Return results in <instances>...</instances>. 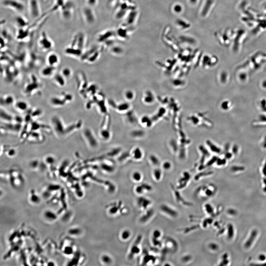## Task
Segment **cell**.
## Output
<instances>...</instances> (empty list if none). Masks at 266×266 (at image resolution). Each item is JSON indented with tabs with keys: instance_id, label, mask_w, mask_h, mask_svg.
<instances>
[{
	"instance_id": "obj_1",
	"label": "cell",
	"mask_w": 266,
	"mask_h": 266,
	"mask_svg": "<svg viewBox=\"0 0 266 266\" xmlns=\"http://www.w3.org/2000/svg\"><path fill=\"white\" fill-rule=\"evenodd\" d=\"M216 192V187L213 184H209L198 187L195 194L198 198L207 199L213 197Z\"/></svg>"
},
{
	"instance_id": "obj_2",
	"label": "cell",
	"mask_w": 266,
	"mask_h": 266,
	"mask_svg": "<svg viewBox=\"0 0 266 266\" xmlns=\"http://www.w3.org/2000/svg\"><path fill=\"white\" fill-rule=\"evenodd\" d=\"M28 11L31 18L37 20L42 16V10L38 0H29Z\"/></svg>"
},
{
	"instance_id": "obj_3",
	"label": "cell",
	"mask_w": 266,
	"mask_h": 266,
	"mask_svg": "<svg viewBox=\"0 0 266 266\" xmlns=\"http://www.w3.org/2000/svg\"><path fill=\"white\" fill-rule=\"evenodd\" d=\"M74 5L72 1L68 0L63 5L59 11L61 17L66 21L71 19L74 11Z\"/></svg>"
},
{
	"instance_id": "obj_4",
	"label": "cell",
	"mask_w": 266,
	"mask_h": 266,
	"mask_svg": "<svg viewBox=\"0 0 266 266\" xmlns=\"http://www.w3.org/2000/svg\"><path fill=\"white\" fill-rule=\"evenodd\" d=\"M51 124L55 133L58 137L65 135L66 127L62 119L58 116H54L51 119Z\"/></svg>"
},
{
	"instance_id": "obj_5",
	"label": "cell",
	"mask_w": 266,
	"mask_h": 266,
	"mask_svg": "<svg viewBox=\"0 0 266 266\" xmlns=\"http://www.w3.org/2000/svg\"><path fill=\"white\" fill-rule=\"evenodd\" d=\"M107 209L108 213L111 216L125 214L127 212V208L124 207L122 201L111 203L107 207Z\"/></svg>"
},
{
	"instance_id": "obj_6",
	"label": "cell",
	"mask_w": 266,
	"mask_h": 266,
	"mask_svg": "<svg viewBox=\"0 0 266 266\" xmlns=\"http://www.w3.org/2000/svg\"><path fill=\"white\" fill-rule=\"evenodd\" d=\"M143 237L141 235H138L132 244L128 256V259L132 260L136 256L140 254L142 252L141 243Z\"/></svg>"
},
{
	"instance_id": "obj_7",
	"label": "cell",
	"mask_w": 266,
	"mask_h": 266,
	"mask_svg": "<svg viewBox=\"0 0 266 266\" xmlns=\"http://www.w3.org/2000/svg\"><path fill=\"white\" fill-rule=\"evenodd\" d=\"M2 4L4 7L16 12H23L25 9V4L19 0H3Z\"/></svg>"
},
{
	"instance_id": "obj_8",
	"label": "cell",
	"mask_w": 266,
	"mask_h": 266,
	"mask_svg": "<svg viewBox=\"0 0 266 266\" xmlns=\"http://www.w3.org/2000/svg\"><path fill=\"white\" fill-rule=\"evenodd\" d=\"M38 45L41 49L45 51L51 49L54 46V43L46 32L43 31L39 37Z\"/></svg>"
},
{
	"instance_id": "obj_9",
	"label": "cell",
	"mask_w": 266,
	"mask_h": 266,
	"mask_svg": "<svg viewBox=\"0 0 266 266\" xmlns=\"http://www.w3.org/2000/svg\"><path fill=\"white\" fill-rule=\"evenodd\" d=\"M31 80L24 88L23 92L26 96H30L40 88L41 85L37 78L33 75Z\"/></svg>"
},
{
	"instance_id": "obj_10",
	"label": "cell",
	"mask_w": 266,
	"mask_h": 266,
	"mask_svg": "<svg viewBox=\"0 0 266 266\" xmlns=\"http://www.w3.org/2000/svg\"><path fill=\"white\" fill-rule=\"evenodd\" d=\"M163 248L165 253L167 252L175 253L178 250V244L174 239L170 237H167L165 239L163 242Z\"/></svg>"
},
{
	"instance_id": "obj_11",
	"label": "cell",
	"mask_w": 266,
	"mask_h": 266,
	"mask_svg": "<svg viewBox=\"0 0 266 266\" xmlns=\"http://www.w3.org/2000/svg\"><path fill=\"white\" fill-rule=\"evenodd\" d=\"M171 188L175 202L178 204L184 206H191L192 205V203L184 199L180 192H179V190L177 189L172 185H171Z\"/></svg>"
},
{
	"instance_id": "obj_12",
	"label": "cell",
	"mask_w": 266,
	"mask_h": 266,
	"mask_svg": "<svg viewBox=\"0 0 266 266\" xmlns=\"http://www.w3.org/2000/svg\"><path fill=\"white\" fill-rule=\"evenodd\" d=\"M160 211L163 214L170 218L174 219L178 217L179 213L177 211L171 206L162 204L160 206Z\"/></svg>"
},
{
	"instance_id": "obj_13",
	"label": "cell",
	"mask_w": 266,
	"mask_h": 266,
	"mask_svg": "<svg viewBox=\"0 0 266 266\" xmlns=\"http://www.w3.org/2000/svg\"><path fill=\"white\" fill-rule=\"evenodd\" d=\"M157 259L154 254L145 252L142 256L141 265H154L157 263Z\"/></svg>"
},
{
	"instance_id": "obj_14",
	"label": "cell",
	"mask_w": 266,
	"mask_h": 266,
	"mask_svg": "<svg viewBox=\"0 0 266 266\" xmlns=\"http://www.w3.org/2000/svg\"><path fill=\"white\" fill-rule=\"evenodd\" d=\"M137 203L139 208L143 212L151 208L152 204L151 200L142 196L137 198Z\"/></svg>"
},
{
	"instance_id": "obj_15",
	"label": "cell",
	"mask_w": 266,
	"mask_h": 266,
	"mask_svg": "<svg viewBox=\"0 0 266 266\" xmlns=\"http://www.w3.org/2000/svg\"><path fill=\"white\" fill-rule=\"evenodd\" d=\"M190 174L188 172H184L182 176L178 180L176 188L179 190H181L186 188L190 180Z\"/></svg>"
},
{
	"instance_id": "obj_16",
	"label": "cell",
	"mask_w": 266,
	"mask_h": 266,
	"mask_svg": "<svg viewBox=\"0 0 266 266\" xmlns=\"http://www.w3.org/2000/svg\"><path fill=\"white\" fill-rule=\"evenodd\" d=\"M31 30L30 26L25 28L19 29L16 33V39L19 41L26 40L29 37Z\"/></svg>"
},
{
	"instance_id": "obj_17",
	"label": "cell",
	"mask_w": 266,
	"mask_h": 266,
	"mask_svg": "<svg viewBox=\"0 0 266 266\" xmlns=\"http://www.w3.org/2000/svg\"><path fill=\"white\" fill-rule=\"evenodd\" d=\"M50 103L52 106L56 107H62L67 104L64 98L61 94L60 96H54L51 98Z\"/></svg>"
},
{
	"instance_id": "obj_18",
	"label": "cell",
	"mask_w": 266,
	"mask_h": 266,
	"mask_svg": "<svg viewBox=\"0 0 266 266\" xmlns=\"http://www.w3.org/2000/svg\"><path fill=\"white\" fill-rule=\"evenodd\" d=\"M155 214L154 210L151 208L143 212L142 216L139 218L140 222L141 223H147L154 217Z\"/></svg>"
},
{
	"instance_id": "obj_19",
	"label": "cell",
	"mask_w": 266,
	"mask_h": 266,
	"mask_svg": "<svg viewBox=\"0 0 266 266\" xmlns=\"http://www.w3.org/2000/svg\"><path fill=\"white\" fill-rule=\"evenodd\" d=\"M46 61L48 65L56 67L60 62L59 56L55 52H50L47 56Z\"/></svg>"
},
{
	"instance_id": "obj_20",
	"label": "cell",
	"mask_w": 266,
	"mask_h": 266,
	"mask_svg": "<svg viewBox=\"0 0 266 266\" xmlns=\"http://www.w3.org/2000/svg\"><path fill=\"white\" fill-rule=\"evenodd\" d=\"M56 67L48 65L42 69L40 71V74L42 77L47 78L53 77L56 74Z\"/></svg>"
},
{
	"instance_id": "obj_21",
	"label": "cell",
	"mask_w": 266,
	"mask_h": 266,
	"mask_svg": "<svg viewBox=\"0 0 266 266\" xmlns=\"http://www.w3.org/2000/svg\"><path fill=\"white\" fill-rule=\"evenodd\" d=\"M13 105L16 110L20 113H24L29 110L28 103L24 100H19L15 101Z\"/></svg>"
},
{
	"instance_id": "obj_22",
	"label": "cell",
	"mask_w": 266,
	"mask_h": 266,
	"mask_svg": "<svg viewBox=\"0 0 266 266\" xmlns=\"http://www.w3.org/2000/svg\"><path fill=\"white\" fill-rule=\"evenodd\" d=\"M15 22L19 29L27 27L30 25L27 19L21 15H18L15 17Z\"/></svg>"
},
{
	"instance_id": "obj_23",
	"label": "cell",
	"mask_w": 266,
	"mask_h": 266,
	"mask_svg": "<svg viewBox=\"0 0 266 266\" xmlns=\"http://www.w3.org/2000/svg\"><path fill=\"white\" fill-rule=\"evenodd\" d=\"M43 138V135L39 131H32L29 132L26 140L32 142H41Z\"/></svg>"
},
{
	"instance_id": "obj_24",
	"label": "cell",
	"mask_w": 266,
	"mask_h": 266,
	"mask_svg": "<svg viewBox=\"0 0 266 266\" xmlns=\"http://www.w3.org/2000/svg\"><path fill=\"white\" fill-rule=\"evenodd\" d=\"M68 0H54V4L50 8L46 11L50 15L57 11H59L61 7Z\"/></svg>"
},
{
	"instance_id": "obj_25",
	"label": "cell",
	"mask_w": 266,
	"mask_h": 266,
	"mask_svg": "<svg viewBox=\"0 0 266 266\" xmlns=\"http://www.w3.org/2000/svg\"><path fill=\"white\" fill-rule=\"evenodd\" d=\"M15 102V99L12 95L6 94L1 98V105L3 106H9L14 105Z\"/></svg>"
},
{
	"instance_id": "obj_26",
	"label": "cell",
	"mask_w": 266,
	"mask_h": 266,
	"mask_svg": "<svg viewBox=\"0 0 266 266\" xmlns=\"http://www.w3.org/2000/svg\"><path fill=\"white\" fill-rule=\"evenodd\" d=\"M152 187L147 184H143L138 186L135 189V192L137 194L141 196L147 192L152 190Z\"/></svg>"
},
{
	"instance_id": "obj_27",
	"label": "cell",
	"mask_w": 266,
	"mask_h": 266,
	"mask_svg": "<svg viewBox=\"0 0 266 266\" xmlns=\"http://www.w3.org/2000/svg\"><path fill=\"white\" fill-rule=\"evenodd\" d=\"M0 116L1 120L3 121V123H11L13 120L14 117L2 107L1 109Z\"/></svg>"
},
{
	"instance_id": "obj_28",
	"label": "cell",
	"mask_w": 266,
	"mask_h": 266,
	"mask_svg": "<svg viewBox=\"0 0 266 266\" xmlns=\"http://www.w3.org/2000/svg\"><path fill=\"white\" fill-rule=\"evenodd\" d=\"M55 82L58 86L63 87L66 84V79L61 74L60 72L55 74L53 76Z\"/></svg>"
},
{
	"instance_id": "obj_29",
	"label": "cell",
	"mask_w": 266,
	"mask_h": 266,
	"mask_svg": "<svg viewBox=\"0 0 266 266\" xmlns=\"http://www.w3.org/2000/svg\"><path fill=\"white\" fill-rule=\"evenodd\" d=\"M206 144L207 148L210 151L217 153H220L221 152V149L210 140H207L206 141Z\"/></svg>"
},
{
	"instance_id": "obj_30",
	"label": "cell",
	"mask_w": 266,
	"mask_h": 266,
	"mask_svg": "<svg viewBox=\"0 0 266 266\" xmlns=\"http://www.w3.org/2000/svg\"><path fill=\"white\" fill-rule=\"evenodd\" d=\"M30 115L32 121L36 120L38 118L41 117L43 114V111L40 108H36L30 110Z\"/></svg>"
},
{
	"instance_id": "obj_31",
	"label": "cell",
	"mask_w": 266,
	"mask_h": 266,
	"mask_svg": "<svg viewBox=\"0 0 266 266\" xmlns=\"http://www.w3.org/2000/svg\"><path fill=\"white\" fill-rule=\"evenodd\" d=\"M203 209L206 214L211 217L215 216V210L213 206L211 204L206 203L203 206Z\"/></svg>"
},
{
	"instance_id": "obj_32",
	"label": "cell",
	"mask_w": 266,
	"mask_h": 266,
	"mask_svg": "<svg viewBox=\"0 0 266 266\" xmlns=\"http://www.w3.org/2000/svg\"><path fill=\"white\" fill-rule=\"evenodd\" d=\"M100 259L101 263L105 265H110L113 264V258L109 254H103L101 256Z\"/></svg>"
},
{
	"instance_id": "obj_33",
	"label": "cell",
	"mask_w": 266,
	"mask_h": 266,
	"mask_svg": "<svg viewBox=\"0 0 266 266\" xmlns=\"http://www.w3.org/2000/svg\"><path fill=\"white\" fill-rule=\"evenodd\" d=\"M131 235L132 233L130 230L128 229H125L121 232L120 237L122 240L127 241L130 239Z\"/></svg>"
},
{
	"instance_id": "obj_34",
	"label": "cell",
	"mask_w": 266,
	"mask_h": 266,
	"mask_svg": "<svg viewBox=\"0 0 266 266\" xmlns=\"http://www.w3.org/2000/svg\"><path fill=\"white\" fill-rule=\"evenodd\" d=\"M153 175L155 181L157 182L160 181L163 177V172L161 169L158 168L154 169L153 172Z\"/></svg>"
},
{
	"instance_id": "obj_35",
	"label": "cell",
	"mask_w": 266,
	"mask_h": 266,
	"mask_svg": "<svg viewBox=\"0 0 266 266\" xmlns=\"http://www.w3.org/2000/svg\"><path fill=\"white\" fill-rule=\"evenodd\" d=\"M62 76L67 79L71 77L72 74V71L71 69L68 67H64L61 70L60 72Z\"/></svg>"
},
{
	"instance_id": "obj_36",
	"label": "cell",
	"mask_w": 266,
	"mask_h": 266,
	"mask_svg": "<svg viewBox=\"0 0 266 266\" xmlns=\"http://www.w3.org/2000/svg\"><path fill=\"white\" fill-rule=\"evenodd\" d=\"M201 222V226L203 228H207L213 223V219L210 217L204 218Z\"/></svg>"
},
{
	"instance_id": "obj_37",
	"label": "cell",
	"mask_w": 266,
	"mask_h": 266,
	"mask_svg": "<svg viewBox=\"0 0 266 266\" xmlns=\"http://www.w3.org/2000/svg\"><path fill=\"white\" fill-rule=\"evenodd\" d=\"M56 161V159L54 156L51 155H48L46 156L44 159V162L48 166H52Z\"/></svg>"
},
{
	"instance_id": "obj_38",
	"label": "cell",
	"mask_w": 266,
	"mask_h": 266,
	"mask_svg": "<svg viewBox=\"0 0 266 266\" xmlns=\"http://www.w3.org/2000/svg\"><path fill=\"white\" fill-rule=\"evenodd\" d=\"M257 235V231H256L255 230H254V231H253V232H252V234L251 235L250 237H249V240L247 241L246 244H245V246L247 248H249L251 246V245L252 243H253L254 239H255Z\"/></svg>"
},
{
	"instance_id": "obj_39",
	"label": "cell",
	"mask_w": 266,
	"mask_h": 266,
	"mask_svg": "<svg viewBox=\"0 0 266 266\" xmlns=\"http://www.w3.org/2000/svg\"><path fill=\"white\" fill-rule=\"evenodd\" d=\"M41 162L39 160H33L29 163V166L30 168L33 170H36L40 168Z\"/></svg>"
},
{
	"instance_id": "obj_40",
	"label": "cell",
	"mask_w": 266,
	"mask_h": 266,
	"mask_svg": "<svg viewBox=\"0 0 266 266\" xmlns=\"http://www.w3.org/2000/svg\"><path fill=\"white\" fill-rule=\"evenodd\" d=\"M200 227V226L199 225H196L190 226V227H187L186 228L181 229L180 231H182V232L184 233L187 234L188 233L191 232V231H194V230H196L197 229L199 228Z\"/></svg>"
},
{
	"instance_id": "obj_41",
	"label": "cell",
	"mask_w": 266,
	"mask_h": 266,
	"mask_svg": "<svg viewBox=\"0 0 266 266\" xmlns=\"http://www.w3.org/2000/svg\"><path fill=\"white\" fill-rule=\"evenodd\" d=\"M69 233L72 236H79L81 233V230L78 228H74L70 229L69 231Z\"/></svg>"
},
{
	"instance_id": "obj_42",
	"label": "cell",
	"mask_w": 266,
	"mask_h": 266,
	"mask_svg": "<svg viewBox=\"0 0 266 266\" xmlns=\"http://www.w3.org/2000/svg\"><path fill=\"white\" fill-rule=\"evenodd\" d=\"M44 216L46 218H48L47 219L50 220H54L56 219L57 216L54 212H53L51 211H47L45 212Z\"/></svg>"
},
{
	"instance_id": "obj_43",
	"label": "cell",
	"mask_w": 266,
	"mask_h": 266,
	"mask_svg": "<svg viewBox=\"0 0 266 266\" xmlns=\"http://www.w3.org/2000/svg\"><path fill=\"white\" fill-rule=\"evenodd\" d=\"M163 236L162 232L160 230L156 229L154 230L152 232V238L153 239L160 240Z\"/></svg>"
},
{
	"instance_id": "obj_44",
	"label": "cell",
	"mask_w": 266,
	"mask_h": 266,
	"mask_svg": "<svg viewBox=\"0 0 266 266\" xmlns=\"http://www.w3.org/2000/svg\"><path fill=\"white\" fill-rule=\"evenodd\" d=\"M6 155L8 157L12 158L14 157L17 153L16 150L14 148H11L7 149L6 151H5Z\"/></svg>"
},
{
	"instance_id": "obj_45",
	"label": "cell",
	"mask_w": 266,
	"mask_h": 266,
	"mask_svg": "<svg viewBox=\"0 0 266 266\" xmlns=\"http://www.w3.org/2000/svg\"><path fill=\"white\" fill-rule=\"evenodd\" d=\"M61 94L64 98L65 100H66L67 104H68L69 103L72 101V99H73V97H72V95L71 94L69 93L68 92H62Z\"/></svg>"
},
{
	"instance_id": "obj_46",
	"label": "cell",
	"mask_w": 266,
	"mask_h": 266,
	"mask_svg": "<svg viewBox=\"0 0 266 266\" xmlns=\"http://www.w3.org/2000/svg\"><path fill=\"white\" fill-rule=\"evenodd\" d=\"M132 178L134 181L139 182L142 180V176L140 173L135 172L132 175Z\"/></svg>"
},
{
	"instance_id": "obj_47",
	"label": "cell",
	"mask_w": 266,
	"mask_h": 266,
	"mask_svg": "<svg viewBox=\"0 0 266 266\" xmlns=\"http://www.w3.org/2000/svg\"><path fill=\"white\" fill-rule=\"evenodd\" d=\"M207 248L210 251L215 252L218 250L219 246L216 243L211 242L208 244Z\"/></svg>"
},
{
	"instance_id": "obj_48",
	"label": "cell",
	"mask_w": 266,
	"mask_h": 266,
	"mask_svg": "<svg viewBox=\"0 0 266 266\" xmlns=\"http://www.w3.org/2000/svg\"><path fill=\"white\" fill-rule=\"evenodd\" d=\"M150 160L153 165L155 166H158L160 165V161L158 158L155 155H151L150 157Z\"/></svg>"
},
{
	"instance_id": "obj_49",
	"label": "cell",
	"mask_w": 266,
	"mask_h": 266,
	"mask_svg": "<svg viewBox=\"0 0 266 266\" xmlns=\"http://www.w3.org/2000/svg\"><path fill=\"white\" fill-rule=\"evenodd\" d=\"M212 174V173L210 171L207 172V173H206V172L201 173L198 175H198L195 176L194 180L196 181H198L200 179L203 178L204 177L206 176H208L210 175V174Z\"/></svg>"
},
{
	"instance_id": "obj_50",
	"label": "cell",
	"mask_w": 266,
	"mask_h": 266,
	"mask_svg": "<svg viewBox=\"0 0 266 266\" xmlns=\"http://www.w3.org/2000/svg\"><path fill=\"white\" fill-rule=\"evenodd\" d=\"M63 252L66 255H73L74 254V249L72 246L66 247L64 250Z\"/></svg>"
},
{
	"instance_id": "obj_51",
	"label": "cell",
	"mask_w": 266,
	"mask_h": 266,
	"mask_svg": "<svg viewBox=\"0 0 266 266\" xmlns=\"http://www.w3.org/2000/svg\"><path fill=\"white\" fill-rule=\"evenodd\" d=\"M192 256L189 254L183 256L181 258L182 261L184 263H188L191 261L192 260Z\"/></svg>"
},
{
	"instance_id": "obj_52",
	"label": "cell",
	"mask_w": 266,
	"mask_h": 266,
	"mask_svg": "<svg viewBox=\"0 0 266 266\" xmlns=\"http://www.w3.org/2000/svg\"><path fill=\"white\" fill-rule=\"evenodd\" d=\"M161 167H162V169L164 170H166V171L170 170L172 167L171 163L169 161H165V162L163 163Z\"/></svg>"
},
{
	"instance_id": "obj_53",
	"label": "cell",
	"mask_w": 266,
	"mask_h": 266,
	"mask_svg": "<svg viewBox=\"0 0 266 266\" xmlns=\"http://www.w3.org/2000/svg\"><path fill=\"white\" fill-rule=\"evenodd\" d=\"M30 200L34 203H38L39 201V198L37 195L35 194L34 192H31Z\"/></svg>"
},
{
	"instance_id": "obj_54",
	"label": "cell",
	"mask_w": 266,
	"mask_h": 266,
	"mask_svg": "<svg viewBox=\"0 0 266 266\" xmlns=\"http://www.w3.org/2000/svg\"><path fill=\"white\" fill-rule=\"evenodd\" d=\"M216 163L218 166L224 165L226 163V159H217V161H216Z\"/></svg>"
},
{
	"instance_id": "obj_55",
	"label": "cell",
	"mask_w": 266,
	"mask_h": 266,
	"mask_svg": "<svg viewBox=\"0 0 266 266\" xmlns=\"http://www.w3.org/2000/svg\"><path fill=\"white\" fill-rule=\"evenodd\" d=\"M217 158L216 156L214 157L213 158H212L209 161H208V162L207 163V166H210L211 165H212V164L214 163L215 162L216 163V161L217 159Z\"/></svg>"
},
{
	"instance_id": "obj_56",
	"label": "cell",
	"mask_w": 266,
	"mask_h": 266,
	"mask_svg": "<svg viewBox=\"0 0 266 266\" xmlns=\"http://www.w3.org/2000/svg\"><path fill=\"white\" fill-rule=\"evenodd\" d=\"M231 169L233 171H242L244 170V168L243 167L233 166Z\"/></svg>"
},
{
	"instance_id": "obj_57",
	"label": "cell",
	"mask_w": 266,
	"mask_h": 266,
	"mask_svg": "<svg viewBox=\"0 0 266 266\" xmlns=\"http://www.w3.org/2000/svg\"><path fill=\"white\" fill-rule=\"evenodd\" d=\"M237 150L238 147L237 146H234V147H233V148L232 149V151L234 153H236L237 152Z\"/></svg>"
},
{
	"instance_id": "obj_58",
	"label": "cell",
	"mask_w": 266,
	"mask_h": 266,
	"mask_svg": "<svg viewBox=\"0 0 266 266\" xmlns=\"http://www.w3.org/2000/svg\"><path fill=\"white\" fill-rule=\"evenodd\" d=\"M231 156H232V154L231 153H228L226 154V158L230 159L231 157Z\"/></svg>"
},
{
	"instance_id": "obj_59",
	"label": "cell",
	"mask_w": 266,
	"mask_h": 266,
	"mask_svg": "<svg viewBox=\"0 0 266 266\" xmlns=\"http://www.w3.org/2000/svg\"><path fill=\"white\" fill-rule=\"evenodd\" d=\"M263 172L264 175L266 176V161L265 163V164L264 167H263Z\"/></svg>"
}]
</instances>
